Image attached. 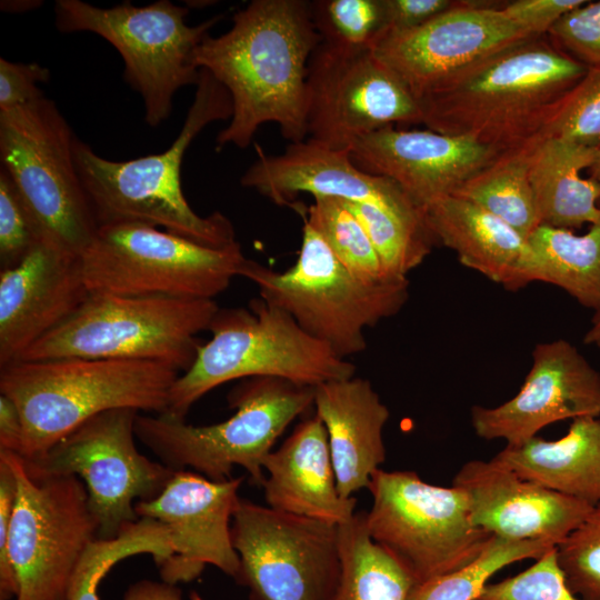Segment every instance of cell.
Listing matches in <instances>:
<instances>
[{
    "label": "cell",
    "mask_w": 600,
    "mask_h": 600,
    "mask_svg": "<svg viewBox=\"0 0 600 600\" xmlns=\"http://www.w3.org/2000/svg\"><path fill=\"white\" fill-rule=\"evenodd\" d=\"M320 41L304 0H253L233 16L227 32L203 39L193 62L228 90L233 108L217 136L218 149L248 148L268 122L290 142L308 138V66Z\"/></svg>",
    "instance_id": "cell-1"
},
{
    "label": "cell",
    "mask_w": 600,
    "mask_h": 600,
    "mask_svg": "<svg viewBox=\"0 0 600 600\" xmlns=\"http://www.w3.org/2000/svg\"><path fill=\"white\" fill-rule=\"evenodd\" d=\"M588 67L537 37L470 68L421 99L422 124L507 151L538 137Z\"/></svg>",
    "instance_id": "cell-2"
},
{
    "label": "cell",
    "mask_w": 600,
    "mask_h": 600,
    "mask_svg": "<svg viewBox=\"0 0 600 600\" xmlns=\"http://www.w3.org/2000/svg\"><path fill=\"white\" fill-rule=\"evenodd\" d=\"M196 96L172 144L161 153L127 161L106 159L76 137L77 170L98 227L142 223L221 248L237 242L231 221L221 212L201 217L189 206L181 187L184 153L210 123L232 117L228 90L200 69Z\"/></svg>",
    "instance_id": "cell-3"
},
{
    "label": "cell",
    "mask_w": 600,
    "mask_h": 600,
    "mask_svg": "<svg viewBox=\"0 0 600 600\" xmlns=\"http://www.w3.org/2000/svg\"><path fill=\"white\" fill-rule=\"evenodd\" d=\"M180 376L158 362L62 358L16 361L0 368V393L18 407L23 423L19 456H42L88 419L113 409L166 413Z\"/></svg>",
    "instance_id": "cell-4"
},
{
    "label": "cell",
    "mask_w": 600,
    "mask_h": 600,
    "mask_svg": "<svg viewBox=\"0 0 600 600\" xmlns=\"http://www.w3.org/2000/svg\"><path fill=\"white\" fill-rule=\"evenodd\" d=\"M208 330L211 339L171 389L166 413L173 418L184 419L206 393L236 379L272 377L317 387L354 377L351 362L261 297L248 308H219Z\"/></svg>",
    "instance_id": "cell-5"
},
{
    "label": "cell",
    "mask_w": 600,
    "mask_h": 600,
    "mask_svg": "<svg viewBox=\"0 0 600 600\" xmlns=\"http://www.w3.org/2000/svg\"><path fill=\"white\" fill-rule=\"evenodd\" d=\"M236 409L226 421L188 424L167 413L136 418V437L160 462L174 471L191 468L208 479L231 478L233 466L246 469L250 482L262 488L263 462L287 427L314 403V387L272 378L241 381L228 396Z\"/></svg>",
    "instance_id": "cell-6"
},
{
    "label": "cell",
    "mask_w": 600,
    "mask_h": 600,
    "mask_svg": "<svg viewBox=\"0 0 600 600\" xmlns=\"http://www.w3.org/2000/svg\"><path fill=\"white\" fill-rule=\"evenodd\" d=\"M218 310L212 299L90 293L67 320L17 361L143 360L183 373L201 346L197 336L209 329Z\"/></svg>",
    "instance_id": "cell-7"
},
{
    "label": "cell",
    "mask_w": 600,
    "mask_h": 600,
    "mask_svg": "<svg viewBox=\"0 0 600 600\" xmlns=\"http://www.w3.org/2000/svg\"><path fill=\"white\" fill-rule=\"evenodd\" d=\"M240 277L252 281L263 300L289 313L343 359L361 353L367 347L364 330L397 314L409 297L408 278L378 283L358 279L304 221L291 268L276 271L248 259Z\"/></svg>",
    "instance_id": "cell-8"
},
{
    "label": "cell",
    "mask_w": 600,
    "mask_h": 600,
    "mask_svg": "<svg viewBox=\"0 0 600 600\" xmlns=\"http://www.w3.org/2000/svg\"><path fill=\"white\" fill-rule=\"evenodd\" d=\"M189 9L169 0L147 6L122 2L100 8L80 0H58L56 27L60 32H92L112 44L124 62L123 78L142 98L144 121L158 127L171 111L176 92L197 86L200 69L193 62L198 46L221 19L216 16L189 26Z\"/></svg>",
    "instance_id": "cell-9"
},
{
    "label": "cell",
    "mask_w": 600,
    "mask_h": 600,
    "mask_svg": "<svg viewBox=\"0 0 600 600\" xmlns=\"http://www.w3.org/2000/svg\"><path fill=\"white\" fill-rule=\"evenodd\" d=\"M79 258L90 293L212 300L248 260L238 241L214 248L142 223L99 226Z\"/></svg>",
    "instance_id": "cell-10"
},
{
    "label": "cell",
    "mask_w": 600,
    "mask_h": 600,
    "mask_svg": "<svg viewBox=\"0 0 600 600\" xmlns=\"http://www.w3.org/2000/svg\"><path fill=\"white\" fill-rule=\"evenodd\" d=\"M74 140L56 103L46 97L0 111L1 168L37 220L43 240L80 257L98 224L77 170Z\"/></svg>",
    "instance_id": "cell-11"
},
{
    "label": "cell",
    "mask_w": 600,
    "mask_h": 600,
    "mask_svg": "<svg viewBox=\"0 0 600 600\" xmlns=\"http://www.w3.org/2000/svg\"><path fill=\"white\" fill-rule=\"evenodd\" d=\"M17 494L8 554L18 581L14 600H68L72 576L99 526L88 492L73 474L42 472L14 452Z\"/></svg>",
    "instance_id": "cell-12"
},
{
    "label": "cell",
    "mask_w": 600,
    "mask_h": 600,
    "mask_svg": "<svg viewBox=\"0 0 600 600\" xmlns=\"http://www.w3.org/2000/svg\"><path fill=\"white\" fill-rule=\"evenodd\" d=\"M368 490L370 537L418 583L468 566L492 538L472 524L467 496L454 486L430 484L410 470L378 469Z\"/></svg>",
    "instance_id": "cell-13"
},
{
    "label": "cell",
    "mask_w": 600,
    "mask_h": 600,
    "mask_svg": "<svg viewBox=\"0 0 600 600\" xmlns=\"http://www.w3.org/2000/svg\"><path fill=\"white\" fill-rule=\"evenodd\" d=\"M249 600H330L339 584V526L240 498L231 523Z\"/></svg>",
    "instance_id": "cell-14"
},
{
    "label": "cell",
    "mask_w": 600,
    "mask_h": 600,
    "mask_svg": "<svg viewBox=\"0 0 600 600\" xmlns=\"http://www.w3.org/2000/svg\"><path fill=\"white\" fill-rule=\"evenodd\" d=\"M138 413L128 408L99 413L42 456L26 459L42 472L73 474L82 480L100 539L113 538L124 526L137 521L136 500L157 497L176 472L138 451Z\"/></svg>",
    "instance_id": "cell-15"
},
{
    "label": "cell",
    "mask_w": 600,
    "mask_h": 600,
    "mask_svg": "<svg viewBox=\"0 0 600 600\" xmlns=\"http://www.w3.org/2000/svg\"><path fill=\"white\" fill-rule=\"evenodd\" d=\"M422 120L418 100L371 49L320 41L308 66L307 139L350 150L381 128Z\"/></svg>",
    "instance_id": "cell-16"
},
{
    "label": "cell",
    "mask_w": 600,
    "mask_h": 600,
    "mask_svg": "<svg viewBox=\"0 0 600 600\" xmlns=\"http://www.w3.org/2000/svg\"><path fill=\"white\" fill-rule=\"evenodd\" d=\"M490 1H458L424 24L386 31L372 51L418 102L490 57L531 37Z\"/></svg>",
    "instance_id": "cell-17"
},
{
    "label": "cell",
    "mask_w": 600,
    "mask_h": 600,
    "mask_svg": "<svg viewBox=\"0 0 600 600\" xmlns=\"http://www.w3.org/2000/svg\"><path fill=\"white\" fill-rule=\"evenodd\" d=\"M242 481V477L214 481L179 470L157 497L136 502L139 518L158 520L170 533L173 554L159 564L162 581H192L206 564L237 578L240 559L232 544L231 523Z\"/></svg>",
    "instance_id": "cell-18"
},
{
    "label": "cell",
    "mask_w": 600,
    "mask_h": 600,
    "mask_svg": "<svg viewBox=\"0 0 600 600\" xmlns=\"http://www.w3.org/2000/svg\"><path fill=\"white\" fill-rule=\"evenodd\" d=\"M600 417V373L563 339L538 343L519 392L497 407L474 406L471 423L486 440L518 446L567 419Z\"/></svg>",
    "instance_id": "cell-19"
},
{
    "label": "cell",
    "mask_w": 600,
    "mask_h": 600,
    "mask_svg": "<svg viewBox=\"0 0 600 600\" xmlns=\"http://www.w3.org/2000/svg\"><path fill=\"white\" fill-rule=\"evenodd\" d=\"M501 152L474 141L426 130L381 128L350 148L363 171L398 183L422 210L449 196Z\"/></svg>",
    "instance_id": "cell-20"
},
{
    "label": "cell",
    "mask_w": 600,
    "mask_h": 600,
    "mask_svg": "<svg viewBox=\"0 0 600 600\" xmlns=\"http://www.w3.org/2000/svg\"><path fill=\"white\" fill-rule=\"evenodd\" d=\"M452 486L466 493L474 527L508 540L556 547L594 507L523 479L494 458L467 461Z\"/></svg>",
    "instance_id": "cell-21"
},
{
    "label": "cell",
    "mask_w": 600,
    "mask_h": 600,
    "mask_svg": "<svg viewBox=\"0 0 600 600\" xmlns=\"http://www.w3.org/2000/svg\"><path fill=\"white\" fill-rule=\"evenodd\" d=\"M80 258L42 240L0 272V368L67 320L89 297Z\"/></svg>",
    "instance_id": "cell-22"
},
{
    "label": "cell",
    "mask_w": 600,
    "mask_h": 600,
    "mask_svg": "<svg viewBox=\"0 0 600 600\" xmlns=\"http://www.w3.org/2000/svg\"><path fill=\"white\" fill-rule=\"evenodd\" d=\"M258 159L240 182L278 206H292L299 193L317 198L364 201L397 209L419 208L389 178L363 171L350 150H337L311 139L290 142L278 156L257 147Z\"/></svg>",
    "instance_id": "cell-23"
},
{
    "label": "cell",
    "mask_w": 600,
    "mask_h": 600,
    "mask_svg": "<svg viewBox=\"0 0 600 600\" xmlns=\"http://www.w3.org/2000/svg\"><path fill=\"white\" fill-rule=\"evenodd\" d=\"M263 469L262 489L272 509L337 526L356 513L357 499L338 492L328 433L317 413L303 419L282 446L267 456Z\"/></svg>",
    "instance_id": "cell-24"
},
{
    "label": "cell",
    "mask_w": 600,
    "mask_h": 600,
    "mask_svg": "<svg viewBox=\"0 0 600 600\" xmlns=\"http://www.w3.org/2000/svg\"><path fill=\"white\" fill-rule=\"evenodd\" d=\"M313 406L328 433L338 492L352 498L386 460L389 409L369 380L356 377L314 387Z\"/></svg>",
    "instance_id": "cell-25"
},
{
    "label": "cell",
    "mask_w": 600,
    "mask_h": 600,
    "mask_svg": "<svg viewBox=\"0 0 600 600\" xmlns=\"http://www.w3.org/2000/svg\"><path fill=\"white\" fill-rule=\"evenodd\" d=\"M436 241L453 250L461 264L508 290L521 289L528 239L481 207L457 196L423 209Z\"/></svg>",
    "instance_id": "cell-26"
},
{
    "label": "cell",
    "mask_w": 600,
    "mask_h": 600,
    "mask_svg": "<svg viewBox=\"0 0 600 600\" xmlns=\"http://www.w3.org/2000/svg\"><path fill=\"white\" fill-rule=\"evenodd\" d=\"M523 479L591 506L600 503V419H573L558 440L533 437L494 457Z\"/></svg>",
    "instance_id": "cell-27"
},
{
    "label": "cell",
    "mask_w": 600,
    "mask_h": 600,
    "mask_svg": "<svg viewBox=\"0 0 600 600\" xmlns=\"http://www.w3.org/2000/svg\"><path fill=\"white\" fill-rule=\"evenodd\" d=\"M596 148L540 134L530 160V181L541 224L574 230L600 219V186L581 172Z\"/></svg>",
    "instance_id": "cell-28"
},
{
    "label": "cell",
    "mask_w": 600,
    "mask_h": 600,
    "mask_svg": "<svg viewBox=\"0 0 600 600\" xmlns=\"http://www.w3.org/2000/svg\"><path fill=\"white\" fill-rule=\"evenodd\" d=\"M521 287L540 281L600 311V219L583 234L540 224L528 238Z\"/></svg>",
    "instance_id": "cell-29"
},
{
    "label": "cell",
    "mask_w": 600,
    "mask_h": 600,
    "mask_svg": "<svg viewBox=\"0 0 600 600\" xmlns=\"http://www.w3.org/2000/svg\"><path fill=\"white\" fill-rule=\"evenodd\" d=\"M339 551L341 574L330 600H410L418 581L370 537L366 511L339 526Z\"/></svg>",
    "instance_id": "cell-30"
},
{
    "label": "cell",
    "mask_w": 600,
    "mask_h": 600,
    "mask_svg": "<svg viewBox=\"0 0 600 600\" xmlns=\"http://www.w3.org/2000/svg\"><path fill=\"white\" fill-rule=\"evenodd\" d=\"M539 137L501 152L453 196L481 207L528 239L541 224L530 181V160Z\"/></svg>",
    "instance_id": "cell-31"
},
{
    "label": "cell",
    "mask_w": 600,
    "mask_h": 600,
    "mask_svg": "<svg viewBox=\"0 0 600 600\" xmlns=\"http://www.w3.org/2000/svg\"><path fill=\"white\" fill-rule=\"evenodd\" d=\"M342 201L364 228L388 276L407 278L431 252L436 239L422 209Z\"/></svg>",
    "instance_id": "cell-32"
},
{
    "label": "cell",
    "mask_w": 600,
    "mask_h": 600,
    "mask_svg": "<svg viewBox=\"0 0 600 600\" xmlns=\"http://www.w3.org/2000/svg\"><path fill=\"white\" fill-rule=\"evenodd\" d=\"M142 553L151 554L158 566L173 554L168 528L152 518H139L113 538H97L76 568L68 600H100L98 589L107 573L118 562Z\"/></svg>",
    "instance_id": "cell-33"
},
{
    "label": "cell",
    "mask_w": 600,
    "mask_h": 600,
    "mask_svg": "<svg viewBox=\"0 0 600 600\" xmlns=\"http://www.w3.org/2000/svg\"><path fill=\"white\" fill-rule=\"evenodd\" d=\"M300 212L358 279L368 283L394 279L386 273L364 228L341 199L317 198Z\"/></svg>",
    "instance_id": "cell-34"
},
{
    "label": "cell",
    "mask_w": 600,
    "mask_h": 600,
    "mask_svg": "<svg viewBox=\"0 0 600 600\" xmlns=\"http://www.w3.org/2000/svg\"><path fill=\"white\" fill-rule=\"evenodd\" d=\"M554 548L540 540L492 537L482 553L468 566L418 583L410 600H476L488 580L504 567L539 559Z\"/></svg>",
    "instance_id": "cell-35"
},
{
    "label": "cell",
    "mask_w": 600,
    "mask_h": 600,
    "mask_svg": "<svg viewBox=\"0 0 600 600\" xmlns=\"http://www.w3.org/2000/svg\"><path fill=\"white\" fill-rule=\"evenodd\" d=\"M321 42L342 49H373L384 31L382 0H316L310 2Z\"/></svg>",
    "instance_id": "cell-36"
},
{
    "label": "cell",
    "mask_w": 600,
    "mask_h": 600,
    "mask_svg": "<svg viewBox=\"0 0 600 600\" xmlns=\"http://www.w3.org/2000/svg\"><path fill=\"white\" fill-rule=\"evenodd\" d=\"M554 551L571 592L582 600H600V503Z\"/></svg>",
    "instance_id": "cell-37"
},
{
    "label": "cell",
    "mask_w": 600,
    "mask_h": 600,
    "mask_svg": "<svg viewBox=\"0 0 600 600\" xmlns=\"http://www.w3.org/2000/svg\"><path fill=\"white\" fill-rule=\"evenodd\" d=\"M597 148L600 144V66L588 67L541 132Z\"/></svg>",
    "instance_id": "cell-38"
},
{
    "label": "cell",
    "mask_w": 600,
    "mask_h": 600,
    "mask_svg": "<svg viewBox=\"0 0 600 600\" xmlns=\"http://www.w3.org/2000/svg\"><path fill=\"white\" fill-rule=\"evenodd\" d=\"M43 240L41 229L10 176L0 169L1 270L20 263Z\"/></svg>",
    "instance_id": "cell-39"
},
{
    "label": "cell",
    "mask_w": 600,
    "mask_h": 600,
    "mask_svg": "<svg viewBox=\"0 0 600 600\" xmlns=\"http://www.w3.org/2000/svg\"><path fill=\"white\" fill-rule=\"evenodd\" d=\"M476 600H582L571 592L554 548L524 571L488 583Z\"/></svg>",
    "instance_id": "cell-40"
},
{
    "label": "cell",
    "mask_w": 600,
    "mask_h": 600,
    "mask_svg": "<svg viewBox=\"0 0 600 600\" xmlns=\"http://www.w3.org/2000/svg\"><path fill=\"white\" fill-rule=\"evenodd\" d=\"M551 41L587 67L600 66V1H586L549 31Z\"/></svg>",
    "instance_id": "cell-41"
},
{
    "label": "cell",
    "mask_w": 600,
    "mask_h": 600,
    "mask_svg": "<svg viewBox=\"0 0 600 600\" xmlns=\"http://www.w3.org/2000/svg\"><path fill=\"white\" fill-rule=\"evenodd\" d=\"M50 79L48 68L38 63L0 59V111L28 104L44 97L38 83Z\"/></svg>",
    "instance_id": "cell-42"
},
{
    "label": "cell",
    "mask_w": 600,
    "mask_h": 600,
    "mask_svg": "<svg viewBox=\"0 0 600 600\" xmlns=\"http://www.w3.org/2000/svg\"><path fill=\"white\" fill-rule=\"evenodd\" d=\"M586 0H514L500 7L501 12L531 37H543L568 12Z\"/></svg>",
    "instance_id": "cell-43"
},
{
    "label": "cell",
    "mask_w": 600,
    "mask_h": 600,
    "mask_svg": "<svg viewBox=\"0 0 600 600\" xmlns=\"http://www.w3.org/2000/svg\"><path fill=\"white\" fill-rule=\"evenodd\" d=\"M17 481L9 461L0 454V600H14L18 581L8 554V541Z\"/></svg>",
    "instance_id": "cell-44"
},
{
    "label": "cell",
    "mask_w": 600,
    "mask_h": 600,
    "mask_svg": "<svg viewBox=\"0 0 600 600\" xmlns=\"http://www.w3.org/2000/svg\"><path fill=\"white\" fill-rule=\"evenodd\" d=\"M454 0H382L384 31L418 28L452 8Z\"/></svg>",
    "instance_id": "cell-45"
},
{
    "label": "cell",
    "mask_w": 600,
    "mask_h": 600,
    "mask_svg": "<svg viewBox=\"0 0 600 600\" xmlns=\"http://www.w3.org/2000/svg\"><path fill=\"white\" fill-rule=\"evenodd\" d=\"M23 441V423L17 404L0 393V451L20 454Z\"/></svg>",
    "instance_id": "cell-46"
},
{
    "label": "cell",
    "mask_w": 600,
    "mask_h": 600,
    "mask_svg": "<svg viewBox=\"0 0 600 600\" xmlns=\"http://www.w3.org/2000/svg\"><path fill=\"white\" fill-rule=\"evenodd\" d=\"M123 600H182V592L177 584L143 579L127 589Z\"/></svg>",
    "instance_id": "cell-47"
},
{
    "label": "cell",
    "mask_w": 600,
    "mask_h": 600,
    "mask_svg": "<svg viewBox=\"0 0 600 600\" xmlns=\"http://www.w3.org/2000/svg\"><path fill=\"white\" fill-rule=\"evenodd\" d=\"M583 342L600 348V311L594 313L590 327L583 337Z\"/></svg>",
    "instance_id": "cell-48"
},
{
    "label": "cell",
    "mask_w": 600,
    "mask_h": 600,
    "mask_svg": "<svg viewBox=\"0 0 600 600\" xmlns=\"http://www.w3.org/2000/svg\"><path fill=\"white\" fill-rule=\"evenodd\" d=\"M41 1L19 0V1H1V9L8 12H24L41 6Z\"/></svg>",
    "instance_id": "cell-49"
},
{
    "label": "cell",
    "mask_w": 600,
    "mask_h": 600,
    "mask_svg": "<svg viewBox=\"0 0 600 600\" xmlns=\"http://www.w3.org/2000/svg\"><path fill=\"white\" fill-rule=\"evenodd\" d=\"M590 178H592L600 186V144L596 148L594 160L589 168Z\"/></svg>",
    "instance_id": "cell-50"
}]
</instances>
